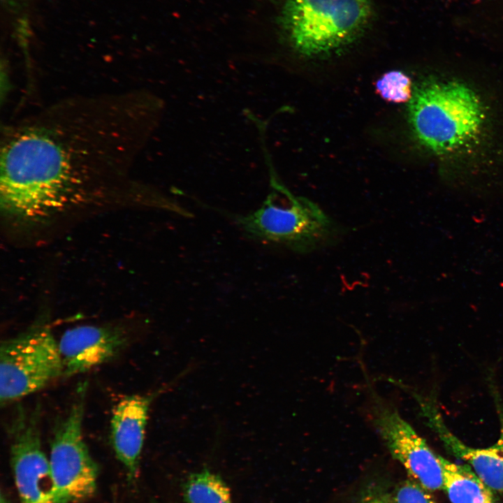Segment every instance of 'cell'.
I'll list each match as a JSON object with an SVG mask.
<instances>
[{
	"mask_svg": "<svg viewBox=\"0 0 503 503\" xmlns=\"http://www.w3.org/2000/svg\"><path fill=\"white\" fill-rule=\"evenodd\" d=\"M7 1H11V0H7Z\"/></svg>",
	"mask_w": 503,
	"mask_h": 503,
	"instance_id": "obj_17",
	"label": "cell"
},
{
	"mask_svg": "<svg viewBox=\"0 0 503 503\" xmlns=\"http://www.w3.org/2000/svg\"><path fill=\"white\" fill-rule=\"evenodd\" d=\"M58 342L45 324L3 341L0 349V401L7 404L41 390L63 375Z\"/></svg>",
	"mask_w": 503,
	"mask_h": 503,
	"instance_id": "obj_5",
	"label": "cell"
},
{
	"mask_svg": "<svg viewBox=\"0 0 503 503\" xmlns=\"http://www.w3.org/2000/svg\"><path fill=\"white\" fill-rule=\"evenodd\" d=\"M182 493L187 503H233L224 480L207 469L191 474L184 481Z\"/></svg>",
	"mask_w": 503,
	"mask_h": 503,
	"instance_id": "obj_13",
	"label": "cell"
},
{
	"mask_svg": "<svg viewBox=\"0 0 503 503\" xmlns=\"http://www.w3.org/2000/svg\"><path fill=\"white\" fill-rule=\"evenodd\" d=\"M409 121L419 143L437 154L467 145L480 133L484 111L477 95L454 81L427 80L409 101Z\"/></svg>",
	"mask_w": 503,
	"mask_h": 503,
	"instance_id": "obj_2",
	"label": "cell"
},
{
	"mask_svg": "<svg viewBox=\"0 0 503 503\" xmlns=\"http://www.w3.org/2000/svg\"><path fill=\"white\" fill-rule=\"evenodd\" d=\"M175 381L154 392L125 396L112 410L110 424L112 448L131 477H135L138 471L150 406Z\"/></svg>",
	"mask_w": 503,
	"mask_h": 503,
	"instance_id": "obj_11",
	"label": "cell"
},
{
	"mask_svg": "<svg viewBox=\"0 0 503 503\" xmlns=\"http://www.w3.org/2000/svg\"><path fill=\"white\" fill-rule=\"evenodd\" d=\"M417 482H402L393 493L395 503H436L432 496Z\"/></svg>",
	"mask_w": 503,
	"mask_h": 503,
	"instance_id": "obj_15",
	"label": "cell"
},
{
	"mask_svg": "<svg viewBox=\"0 0 503 503\" xmlns=\"http://www.w3.org/2000/svg\"><path fill=\"white\" fill-rule=\"evenodd\" d=\"M272 185L275 191L250 213L217 210L233 220L247 237L296 252H312L334 240L337 226L317 204L295 196L275 178Z\"/></svg>",
	"mask_w": 503,
	"mask_h": 503,
	"instance_id": "obj_3",
	"label": "cell"
},
{
	"mask_svg": "<svg viewBox=\"0 0 503 503\" xmlns=\"http://www.w3.org/2000/svg\"><path fill=\"white\" fill-rule=\"evenodd\" d=\"M372 423L391 455L428 490L443 489L442 456L400 414L370 388Z\"/></svg>",
	"mask_w": 503,
	"mask_h": 503,
	"instance_id": "obj_8",
	"label": "cell"
},
{
	"mask_svg": "<svg viewBox=\"0 0 503 503\" xmlns=\"http://www.w3.org/2000/svg\"><path fill=\"white\" fill-rule=\"evenodd\" d=\"M40 407L15 410L8 432L15 482L21 503H64L54 482L40 434Z\"/></svg>",
	"mask_w": 503,
	"mask_h": 503,
	"instance_id": "obj_7",
	"label": "cell"
},
{
	"mask_svg": "<svg viewBox=\"0 0 503 503\" xmlns=\"http://www.w3.org/2000/svg\"><path fill=\"white\" fill-rule=\"evenodd\" d=\"M129 336L121 326H77L66 330L58 347L63 375L74 376L116 358L127 346Z\"/></svg>",
	"mask_w": 503,
	"mask_h": 503,
	"instance_id": "obj_10",
	"label": "cell"
},
{
	"mask_svg": "<svg viewBox=\"0 0 503 503\" xmlns=\"http://www.w3.org/2000/svg\"><path fill=\"white\" fill-rule=\"evenodd\" d=\"M427 425L435 433L444 448L465 461L490 489L503 493V408L499 404V437L492 445L472 447L458 437L446 425L435 398L413 392Z\"/></svg>",
	"mask_w": 503,
	"mask_h": 503,
	"instance_id": "obj_9",
	"label": "cell"
},
{
	"mask_svg": "<svg viewBox=\"0 0 503 503\" xmlns=\"http://www.w3.org/2000/svg\"><path fill=\"white\" fill-rule=\"evenodd\" d=\"M371 15L370 0H286L281 22L297 52L314 57L352 43Z\"/></svg>",
	"mask_w": 503,
	"mask_h": 503,
	"instance_id": "obj_4",
	"label": "cell"
},
{
	"mask_svg": "<svg viewBox=\"0 0 503 503\" xmlns=\"http://www.w3.org/2000/svg\"><path fill=\"white\" fill-rule=\"evenodd\" d=\"M443 489L452 503H493L491 490L467 465L442 457Z\"/></svg>",
	"mask_w": 503,
	"mask_h": 503,
	"instance_id": "obj_12",
	"label": "cell"
},
{
	"mask_svg": "<svg viewBox=\"0 0 503 503\" xmlns=\"http://www.w3.org/2000/svg\"><path fill=\"white\" fill-rule=\"evenodd\" d=\"M125 93L56 103L6 129L0 201L6 218L41 221L124 175L141 142L147 104Z\"/></svg>",
	"mask_w": 503,
	"mask_h": 503,
	"instance_id": "obj_1",
	"label": "cell"
},
{
	"mask_svg": "<svg viewBox=\"0 0 503 503\" xmlns=\"http://www.w3.org/2000/svg\"><path fill=\"white\" fill-rule=\"evenodd\" d=\"M360 503H395V502L393 495L380 487L374 486L365 493Z\"/></svg>",
	"mask_w": 503,
	"mask_h": 503,
	"instance_id": "obj_16",
	"label": "cell"
},
{
	"mask_svg": "<svg viewBox=\"0 0 503 503\" xmlns=\"http://www.w3.org/2000/svg\"><path fill=\"white\" fill-rule=\"evenodd\" d=\"M87 384L80 385L67 414L54 430L50 463L64 503L84 500L96 489L97 467L82 435Z\"/></svg>",
	"mask_w": 503,
	"mask_h": 503,
	"instance_id": "obj_6",
	"label": "cell"
},
{
	"mask_svg": "<svg viewBox=\"0 0 503 503\" xmlns=\"http://www.w3.org/2000/svg\"><path fill=\"white\" fill-rule=\"evenodd\" d=\"M411 78L404 72L396 70L381 75L375 82V89L384 100L400 103L411 100Z\"/></svg>",
	"mask_w": 503,
	"mask_h": 503,
	"instance_id": "obj_14",
	"label": "cell"
}]
</instances>
